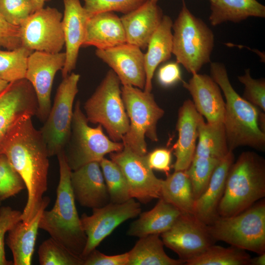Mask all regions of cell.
Returning <instances> with one entry per match:
<instances>
[{"instance_id":"cell-12","label":"cell","mask_w":265,"mask_h":265,"mask_svg":"<svg viewBox=\"0 0 265 265\" xmlns=\"http://www.w3.org/2000/svg\"><path fill=\"white\" fill-rule=\"evenodd\" d=\"M141 212L140 203L131 198L122 203H109L92 209V213H83L80 217L86 243L81 255L83 259L118 226L128 219L139 215Z\"/></svg>"},{"instance_id":"cell-15","label":"cell","mask_w":265,"mask_h":265,"mask_svg":"<svg viewBox=\"0 0 265 265\" xmlns=\"http://www.w3.org/2000/svg\"><path fill=\"white\" fill-rule=\"evenodd\" d=\"M65 60V52L33 51L28 57L25 79L34 90L37 101L36 115L42 122L51 108V95L55 75L62 70Z\"/></svg>"},{"instance_id":"cell-14","label":"cell","mask_w":265,"mask_h":265,"mask_svg":"<svg viewBox=\"0 0 265 265\" xmlns=\"http://www.w3.org/2000/svg\"><path fill=\"white\" fill-rule=\"evenodd\" d=\"M160 235L164 245L185 262L202 254L215 241L208 225L190 213H181L172 226Z\"/></svg>"},{"instance_id":"cell-42","label":"cell","mask_w":265,"mask_h":265,"mask_svg":"<svg viewBox=\"0 0 265 265\" xmlns=\"http://www.w3.org/2000/svg\"><path fill=\"white\" fill-rule=\"evenodd\" d=\"M21 47L20 26L9 23L0 13V47L13 50Z\"/></svg>"},{"instance_id":"cell-39","label":"cell","mask_w":265,"mask_h":265,"mask_svg":"<svg viewBox=\"0 0 265 265\" xmlns=\"http://www.w3.org/2000/svg\"><path fill=\"white\" fill-rule=\"evenodd\" d=\"M0 13L9 23L20 26L33 8L31 0H0Z\"/></svg>"},{"instance_id":"cell-28","label":"cell","mask_w":265,"mask_h":265,"mask_svg":"<svg viewBox=\"0 0 265 265\" xmlns=\"http://www.w3.org/2000/svg\"><path fill=\"white\" fill-rule=\"evenodd\" d=\"M209 20L216 26L226 22H240L250 17H265V6L257 0H210Z\"/></svg>"},{"instance_id":"cell-40","label":"cell","mask_w":265,"mask_h":265,"mask_svg":"<svg viewBox=\"0 0 265 265\" xmlns=\"http://www.w3.org/2000/svg\"><path fill=\"white\" fill-rule=\"evenodd\" d=\"M240 82L244 85L242 97L265 111V80L263 79H254L250 75V70L247 69L244 75L238 77Z\"/></svg>"},{"instance_id":"cell-46","label":"cell","mask_w":265,"mask_h":265,"mask_svg":"<svg viewBox=\"0 0 265 265\" xmlns=\"http://www.w3.org/2000/svg\"><path fill=\"white\" fill-rule=\"evenodd\" d=\"M250 265H265V253L259 254L257 257L251 258Z\"/></svg>"},{"instance_id":"cell-33","label":"cell","mask_w":265,"mask_h":265,"mask_svg":"<svg viewBox=\"0 0 265 265\" xmlns=\"http://www.w3.org/2000/svg\"><path fill=\"white\" fill-rule=\"evenodd\" d=\"M32 52L23 46L13 50L0 47V79L9 83L25 79L27 58Z\"/></svg>"},{"instance_id":"cell-2","label":"cell","mask_w":265,"mask_h":265,"mask_svg":"<svg viewBox=\"0 0 265 265\" xmlns=\"http://www.w3.org/2000/svg\"><path fill=\"white\" fill-rule=\"evenodd\" d=\"M211 74L225 98L223 124L229 150L233 151L240 146H249L264 151L265 148L264 113L235 90L223 64L211 63Z\"/></svg>"},{"instance_id":"cell-35","label":"cell","mask_w":265,"mask_h":265,"mask_svg":"<svg viewBox=\"0 0 265 265\" xmlns=\"http://www.w3.org/2000/svg\"><path fill=\"white\" fill-rule=\"evenodd\" d=\"M221 159L193 157L190 166L186 171L191 182L195 200L207 187L214 169Z\"/></svg>"},{"instance_id":"cell-1","label":"cell","mask_w":265,"mask_h":265,"mask_svg":"<svg viewBox=\"0 0 265 265\" xmlns=\"http://www.w3.org/2000/svg\"><path fill=\"white\" fill-rule=\"evenodd\" d=\"M1 154L23 180L27 200L22 212V221L28 223L40 208L48 188L49 155L39 130L32 117L22 119L11 130L3 143Z\"/></svg>"},{"instance_id":"cell-25","label":"cell","mask_w":265,"mask_h":265,"mask_svg":"<svg viewBox=\"0 0 265 265\" xmlns=\"http://www.w3.org/2000/svg\"><path fill=\"white\" fill-rule=\"evenodd\" d=\"M50 202L49 197H44L40 208L28 223L21 221L8 231L6 243L12 253L14 265H31L40 219Z\"/></svg>"},{"instance_id":"cell-9","label":"cell","mask_w":265,"mask_h":265,"mask_svg":"<svg viewBox=\"0 0 265 265\" xmlns=\"http://www.w3.org/2000/svg\"><path fill=\"white\" fill-rule=\"evenodd\" d=\"M88 123L78 101L73 111L69 140L70 144L67 151H64L72 171L91 162H100L106 154L120 151L124 148L122 142L114 141L107 137L101 125L93 128Z\"/></svg>"},{"instance_id":"cell-18","label":"cell","mask_w":265,"mask_h":265,"mask_svg":"<svg viewBox=\"0 0 265 265\" xmlns=\"http://www.w3.org/2000/svg\"><path fill=\"white\" fill-rule=\"evenodd\" d=\"M70 183L75 200L80 206L93 209L110 203L99 162H91L71 171Z\"/></svg>"},{"instance_id":"cell-41","label":"cell","mask_w":265,"mask_h":265,"mask_svg":"<svg viewBox=\"0 0 265 265\" xmlns=\"http://www.w3.org/2000/svg\"><path fill=\"white\" fill-rule=\"evenodd\" d=\"M22 212L8 206L0 208V265H13L7 260L4 250V237L15 225L22 221Z\"/></svg>"},{"instance_id":"cell-43","label":"cell","mask_w":265,"mask_h":265,"mask_svg":"<svg viewBox=\"0 0 265 265\" xmlns=\"http://www.w3.org/2000/svg\"><path fill=\"white\" fill-rule=\"evenodd\" d=\"M128 252L120 254L107 255L95 248L83 259V265H128Z\"/></svg>"},{"instance_id":"cell-24","label":"cell","mask_w":265,"mask_h":265,"mask_svg":"<svg viewBox=\"0 0 265 265\" xmlns=\"http://www.w3.org/2000/svg\"><path fill=\"white\" fill-rule=\"evenodd\" d=\"M126 42L120 17L114 12H101L88 18L82 47L94 46L97 49H106Z\"/></svg>"},{"instance_id":"cell-5","label":"cell","mask_w":265,"mask_h":265,"mask_svg":"<svg viewBox=\"0 0 265 265\" xmlns=\"http://www.w3.org/2000/svg\"><path fill=\"white\" fill-rule=\"evenodd\" d=\"M172 29V53L176 62L192 75L198 73L203 65L210 62L214 46L212 31L191 13L184 1Z\"/></svg>"},{"instance_id":"cell-48","label":"cell","mask_w":265,"mask_h":265,"mask_svg":"<svg viewBox=\"0 0 265 265\" xmlns=\"http://www.w3.org/2000/svg\"><path fill=\"white\" fill-rule=\"evenodd\" d=\"M9 82L0 79V93L8 86Z\"/></svg>"},{"instance_id":"cell-4","label":"cell","mask_w":265,"mask_h":265,"mask_svg":"<svg viewBox=\"0 0 265 265\" xmlns=\"http://www.w3.org/2000/svg\"><path fill=\"white\" fill-rule=\"evenodd\" d=\"M265 196V159L254 152H243L229 170L218 216L236 215Z\"/></svg>"},{"instance_id":"cell-29","label":"cell","mask_w":265,"mask_h":265,"mask_svg":"<svg viewBox=\"0 0 265 265\" xmlns=\"http://www.w3.org/2000/svg\"><path fill=\"white\" fill-rule=\"evenodd\" d=\"M159 235L152 234L139 238L128 252V265H182L185 262L169 257L164 250Z\"/></svg>"},{"instance_id":"cell-34","label":"cell","mask_w":265,"mask_h":265,"mask_svg":"<svg viewBox=\"0 0 265 265\" xmlns=\"http://www.w3.org/2000/svg\"><path fill=\"white\" fill-rule=\"evenodd\" d=\"M110 202L122 203L131 198L126 178L119 166L105 158L100 162Z\"/></svg>"},{"instance_id":"cell-23","label":"cell","mask_w":265,"mask_h":265,"mask_svg":"<svg viewBox=\"0 0 265 265\" xmlns=\"http://www.w3.org/2000/svg\"><path fill=\"white\" fill-rule=\"evenodd\" d=\"M157 3L147 0L134 10L120 17L126 42L141 50L146 49L152 36L159 26L163 17Z\"/></svg>"},{"instance_id":"cell-31","label":"cell","mask_w":265,"mask_h":265,"mask_svg":"<svg viewBox=\"0 0 265 265\" xmlns=\"http://www.w3.org/2000/svg\"><path fill=\"white\" fill-rule=\"evenodd\" d=\"M198 143L194 157L222 159L228 153L223 124H210L200 114L198 122Z\"/></svg>"},{"instance_id":"cell-30","label":"cell","mask_w":265,"mask_h":265,"mask_svg":"<svg viewBox=\"0 0 265 265\" xmlns=\"http://www.w3.org/2000/svg\"><path fill=\"white\" fill-rule=\"evenodd\" d=\"M160 198L182 213L193 214L195 198L190 179L186 171H174L162 180Z\"/></svg>"},{"instance_id":"cell-36","label":"cell","mask_w":265,"mask_h":265,"mask_svg":"<svg viewBox=\"0 0 265 265\" xmlns=\"http://www.w3.org/2000/svg\"><path fill=\"white\" fill-rule=\"evenodd\" d=\"M38 254L41 265H83V260L74 255L50 237L39 246Z\"/></svg>"},{"instance_id":"cell-22","label":"cell","mask_w":265,"mask_h":265,"mask_svg":"<svg viewBox=\"0 0 265 265\" xmlns=\"http://www.w3.org/2000/svg\"><path fill=\"white\" fill-rule=\"evenodd\" d=\"M234 159L233 151L229 150L215 167L205 190L195 200L193 214L207 225L211 224L219 216L218 207Z\"/></svg>"},{"instance_id":"cell-49","label":"cell","mask_w":265,"mask_h":265,"mask_svg":"<svg viewBox=\"0 0 265 265\" xmlns=\"http://www.w3.org/2000/svg\"><path fill=\"white\" fill-rule=\"evenodd\" d=\"M151 0L154 3H157L159 0Z\"/></svg>"},{"instance_id":"cell-21","label":"cell","mask_w":265,"mask_h":265,"mask_svg":"<svg viewBox=\"0 0 265 265\" xmlns=\"http://www.w3.org/2000/svg\"><path fill=\"white\" fill-rule=\"evenodd\" d=\"M200 116L190 100L185 101L179 109L176 124L178 139L173 146L176 157L174 171L186 170L191 163L198 137Z\"/></svg>"},{"instance_id":"cell-20","label":"cell","mask_w":265,"mask_h":265,"mask_svg":"<svg viewBox=\"0 0 265 265\" xmlns=\"http://www.w3.org/2000/svg\"><path fill=\"white\" fill-rule=\"evenodd\" d=\"M62 26L64 37L66 60L61 70L63 78L75 69L80 49L82 46L88 17L80 0H63Z\"/></svg>"},{"instance_id":"cell-27","label":"cell","mask_w":265,"mask_h":265,"mask_svg":"<svg viewBox=\"0 0 265 265\" xmlns=\"http://www.w3.org/2000/svg\"><path fill=\"white\" fill-rule=\"evenodd\" d=\"M150 210L141 212L127 232L128 236L140 238L152 234L160 235L169 230L180 215L181 212L159 198Z\"/></svg>"},{"instance_id":"cell-6","label":"cell","mask_w":265,"mask_h":265,"mask_svg":"<svg viewBox=\"0 0 265 265\" xmlns=\"http://www.w3.org/2000/svg\"><path fill=\"white\" fill-rule=\"evenodd\" d=\"M121 96L129 120V127L122 138L124 146L140 155L147 154L145 136L158 141L157 126L164 110L156 103L151 92L122 85Z\"/></svg>"},{"instance_id":"cell-19","label":"cell","mask_w":265,"mask_h":265,"mask_svg":"<svg viewBox=\"0 0 265 265\" xmlns=\"http://www.w3.org/2000/svg\"><path fill=\"white\" fill-rule=\"evenodd\" d=\"M183 85L191 95L196 109L208 123L223 124L225 101L219 86L211 77L194 74L188 82L183 81Z\"/></svg>"},{"instance_id":"cell-45","label":"cell","mask_w":265,"mask_h":265,"mask_svg":"<svg viewBox=\"0 0 265 265\" xmlns=\"http://www.w3.org/2000/svg\"><path fill=\"white\" fill-rule=\"evenodd\" d=\"M157 79L164 87H169L182 80L181 72L177 62H170L162 66L158 70Z\"/></svg>"},{"instance_id":"cell-3","label":"cell","mask_w":265,"mask_h":265,"mask_svg":"<svg viewBox=\"0 0 265 265\" xmlns=\"http://www.w3.org/2000/svg\"><path fill=\"white\" fill-rule=\"evenodd\" d=\"M56 156L59 166L56 198L51 210L43 212L39 228L72 254L81 258L87 238L81 227L71 186L72 170L64 150Z\"/></svg>"},{"instance_id":"cell-16","label":"cell","mask_w":265,"mask_h":265,"mask_svg":"<svg viewBox=\"0 0 265 265\" xmlns=\"http://www.w3.org/2000/svg\"><path fill=\"white\" fill-rule=\"evenodd\" d=\"M34 90L26 79L9 82L0 93V155L10 132L23 118L36 114Z\"/></svg>"},{"instance_id":"cell-10","label":"cell","mask_w":265,"mask_h":265,"mask_svg":"<svg viewBox=\"0 0 265 265\" xmlns=\"http://www.w3.org/2000/svg\"><path fill=\"white\" fill-rule=\"evenodd\" d=\"M79 74L71 73L59 84L54 102L44 124L39 130L49 157L65 150L71 135L73 104L78 92Z\"/></svg>"},{"instance_id":"cell-44","label":"cell","mask_w":265,"mask_h":265,"mask_svg":"<svg viewBox=\"0 0 265 265\" xmlns=\"http://www.w3.org/2000/svg\"><path fill=\"white\" fill-rule=\"evenodd\" d=\"M148 164L152 170L164 172L167 176L171 169V151L166 148H157L146 155Z\"/></svg>"},{"instance_id":"cell-37","label":"cell","mask_w":265,"mask_h":265,"mask_svg":"<svg viewBox=\"0 0 265 265\" xmlns=\"http://www.w3.org/2000/svg\"><path fill=\"white\" fill-rule=\"evenodd\" d=\"M26 187L22 177L5 155H0V205L8 198L15 196Z\"/></svg>"},{"instance_id":"cell-32","label":"cell","mask_w":265,"mask_h":265,"mask_svg":"<svg viewBox=\"0 0 265 265\" xmlns=\"http://www.w3.org/2000/svg\"><path fill=\"white\" fill-rule=\"evenodd\" d=\"M251 257L246 250L231 246L212 244L200 255L186 261V265H249Z\"/></svg>"},{"instance_id":"cell-13","label":"cell","mask_w":265,"mask_h":265,"mask_svg":"<svg viewBox=\"0 0 265 265\" xmlns=\"http://www.w3.org/2000/svg\"><path fill=\"white\" fill-rule=\"evenodd\" d=\"M127 180L131 198L146 204L160 197L162 179L158 178L149 166L146 154L138 155L127 147L110 153Z\"/></svg>"},{"instance_id":"cell-47","label":"cell","mask_w":265,"mask_h":265,"mask_svg":"<svg viewBox=\"0 0 265 265\" xmlns=\"http://www.w3.org/2000/svg\"><path fill=\"white\" fill-rule=\"evenodd\" d=\"M50 0H31L33 8V12L44 7V5L46 2Z\"/></svg>"},{"instance_id":"cell-38","label":"cell","mask_w":265,"mask_h":265,"mask_svg":"<svg viewBox=\"0 0 265 265\" xmlns=\"http://www.w3.org/2000/svg\"><path fill=\"white\" fill-rule=\"evenodd\" d=\"M83 7L89 18L104 12L128 14L143 4L147 0H83Z\"/></svg>"},{"instance_id":"cell-7","label":"cell","mask_w":265,"mask_h":265,"mask_svg":"<svg viewBox=\"0 0 265 265\" xmlns=\"http://www.w3.org/2000/svg\"><path fill=\"white\" fill-rule=\"evenodd\" d=\"M208 226L215 241H222L258 255L265 253L264 200L236 215L219 216Z\"/></svg>"},{"instance_id":"cell-8","label":"cell","mask_w":265,"mask_h":265,"mask_svg":"<svg viewBox=\"0 0 265 265\" xmlns=\"http://www.w3.org/2000/svg\"><path fill=\"white\" fill-rule=\"evenodd\" d=\"M120 81L111 69L84 105L88 122L104 128L109 137L120 142L129 127L121 96Z\"/></svg>"},{"instance_id":"cell-17","label":"cell","mask_w":265,"mask_h":265,"mask_svg":"<svg viewBox=\"0 0 265 265\" xmlns=\"http://www.w3.org/2000/svg\"><path fill=\"white\" fill-rule=\"evenodd\" d=\"M97 56L109 66L122 85L144 89L146 75L144 53L127 42L106 49H97Z\"/></svg>"},{"instance_id":"cell-11","label":"cell","mask_w":265,"mask_h":265,"mask_svg":"<svg viewBox=\"0 0 265 265\" xmlns=\"http://www.w3.org/2000/svg\"><path fill=\"white\" fill-rule=\"evenodd\" d=\"M62 17L54 7L34 12L20 26L22 46L32 52H60L65 45Z\"/></svg>"},{"instance_id":"cell-26","label":"cell","mask_w":265,"mask_h":265,"mask_svg":"<svg viewBox=\"0 0 265 265\" xmlns=\"http://www.w3.org/2000/svg\"><path fill=\"white\" fill-rule=\"evenodd\" d=\"M173 22L171 18L164 15L159 26L152 36L144 53L146 81L144 91L151 92L152 79L157 67L168 60L172 53Z\"/></svg>"}]
</instances>
